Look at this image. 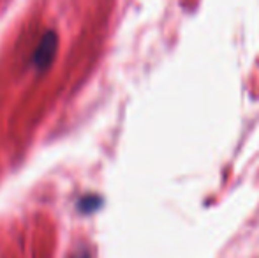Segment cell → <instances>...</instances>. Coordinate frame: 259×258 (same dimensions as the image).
I'll return each mask as SVG.
<instances>
[{
	"instance_id": "1",
	"label": "cell",
	"mask_w": 259,
	"mask_h": 258,
	"mask_svg": "<svg viewBox=\"0 0 259 258\" xmlns=\"http://www.w3.org/2000/svg\"><path fill=\"white\" fill-rule=\"evenodd\" d=\"M58 50V35L55 30L45 32V35L39 41V46L32 53V64L37 71H45L52 65Z\"/></svg>"
},
{
	"instance_id": "2",
	"label": "cell",
	"mask_w": 259,
	"mask_h": 258,
	"mask_svg": "<svg viewBox=\"0 0 259 258\" xmlns=\"http://www.w3.org/2000/svg\"><path fill=\"white\" fill-rule=\"evenodd\" d=\"M99 203H101L99 198H96V196H89V198H83L81 202H79V209H81L83 212H92Z\"/></svg>"
},
{
	"instance_id": "3",
	"label": "cell",
	"mask_w": 259,
	"mask_h": 258,
	"mask_svg": "<svg viewBox=\"0 0 259 258\" xmlns=\"http://www.w3.org/2000/svg\"><path fill=\"white\" fill-rule=\"evenodd\" d=\"M74 258H90V255L87 251H83V253H78V255H74Z\"/></svg>"
}]
</instances>
